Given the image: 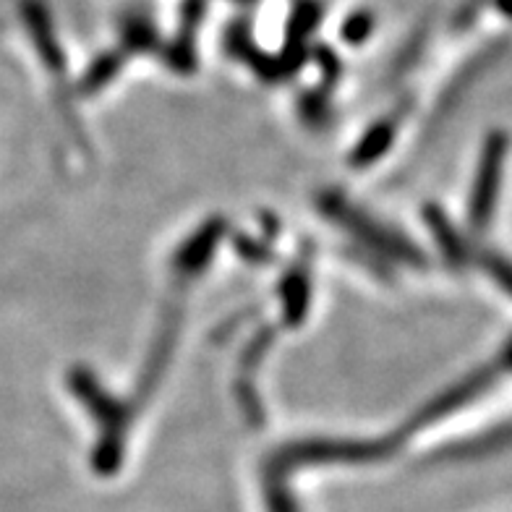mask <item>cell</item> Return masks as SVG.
Wrapping results in <instances>:
<instances>
[{"instance_id": "obj_6", "label": "cell", "mask_w": 512, "mask_h": 512, "mask_svg": "<svg viewBox=\"0 0 512 512\" xmlns=\"http://www.w3.org/2000/svg\"><path fill=\"white\" fill-rule=\"evenodd\" d=\"M223 233H225V223L223 220H217V217L196 230L194 236H191L189 241L183 243L181 249L176 251L173 267H176L178 275L183 277L199 275V272L209 264L212 254H215V246L217 241L223 238Z\"/></svg>"}, {"instance_id": "obj_8", "label": "cell", "mask_w": 512, "mask_h": 512, "mask_svg": "<svg viewBox=\"0 0 512 512\" xmlns=\"http://www.w3.org/2000/svg\"><path fill=\"white\" fill-rule=\"evenodd\" d=\"M280 296H283V314L288 324H301L309 311V298H311V283L309 272L304 267H296L283 277L280 285Z\"/></svg>"}, {"instance_id": "obj_5", "label": "cell", "mask_w": 512, "mask_h": 512, "mask_svg": "<svg viewBox=\"0 0 512 512\" xmlns=\"http://www.w3.org/2000/svg\"><path fill=\"white\" fill-rule=\"evenodd\" d=\"M499 374H505V371H502V366H499L497 361L489 366H484V369L473 371V374H468L463 382L452 384L450 390H445L442 395H437L432 403L424 405V408L416 413V418H413L408 429H411V432H416V429H424L426 424H432V421H437V418H445V416H450V413L460 411L465 403H471L473 398L484 395V392L492 387L494 379H497Z\"/></svg>"}, {"instance_id": "obj_13", "label": "cell", "mask_w": 512, "mask_h": 512, "mask_svg": "<svg viewBox=\"0 0 512 512\" xmlns=\"http://www.w3.org/2000/svg\"><path fill=\"white\" fill-rule=\"evenodd\" d=\"M366 34H369V24L366 21H351V24H345V40H364Z\"/></svg>"}, {"instance_id": "obj_11", "label": "cell", "mask_w": 512, "mask_h": 512, "mask_svg": "<svg viewBox=\"0 0 512 512\" xmlns=\"http://www.w3.org/2000/svg\"><path fill=\"white\" fill-rule=\"evenodd\" d=\"M118 66H121V61H115V58H102V61L95 63V66L87 71V76H84V89H87V92H95L102 84H108L115 76V71H118Z\"/></svg>"}, {"instance_id": "obj_9", "label": "cell", "mask_w": 512, "mask_h": 512, "mask_svg": "<svg viewBox=\"0 0 512 512\" xmlns=\"http://www.w3.org/2000/svg\"><path fill=\"white\" fill-rule=\"evenodd\" d=\"M395 131H398V118H384V121L374 123L364 134V139L356 144V149H353V165L356 168H366L371 162H377L392 147V142H395Z\"/></svg>"}, {"instance_id": "obj_10", "label": "cell", "mask_w": 512, "mask_h": 512, "mask_svg": "<svg viewBox=\"0 0 512 512\" xmlns=\"http://www.w3.org/2000/svg\"><path fill=\"white\" fill-rule=\"evenodd\" d=\"M481 267L494 277V283H497L499 288L512 296V262H507L502 254L486 251V254H481Z\"/></svg>"}, {"instance_id": "obj_4", "label": "cell", "mask_w": 512, "mask_h": 512, "mask_svg": "<svg viewBox=\"0 0 512 512\" xmlns=\"http://www.w3.org/2000/svg\"><path fill=\"white\" fill-rule=\"evenodd\" d=\"M392 442L374 439V442H358V439H304L296 445H288L272 458V471L283 473L285 468L301 463H332V460H374L387 455Z\"/></svg>"}, {"instance_id": "obj_7", "label": "cell", "mask_w": 512, "mask_h": 512, "mask_svg": "<svg viewBox=\"0 0 512 512\" xmlns=\"http://www.w3.org/2000/svg\"><path fill=\"white\" fill-rule=\"evenodd\" d=\"M424 220L429 225V230L437 238V246L442 249V254L447 256V262L460 267V264L468 262V243L463 241L455 225L447 220V215L439 207H426L424 209Z\"/></svg>"}, {"instance_id": "obj_14", "label": "cell", "mask_w": 512, "mask_h": 512, "mask_svg": "<svg viewBox=\"0 0 512 512\" xmlns=\"http://www.w3.org/2000/svg\"><path fill=\"white\" fill-rule=\"evenodd\" d=\"M497 364L502 366V371H512V340L505 345V348H502V353H499V358H497Z\"/></svg>"}, {"instance_id": "obj_1", "label": "cell", "mask_w": 512, "mask_h": 512, "mask_svg": "<svg viewBox=\"0 0 512 512\" xmlns=\"http://www.w3.org/2000/svg\"><path fill=\"white\" fill-rule=\"evenodd\" d=\"M68 384L74 395H79V400L89 408V413L102 424V437L97 442L95 450V465L97 471L108 473L115 471V465L121 463L123 452V432H126V405H121L118 400L110 395L105 387L95 379V374L89 369H74L68 374Z\"/></svg>"}, {"instance_id": "obj_2", "label": "cell", "mask_w": 512, "mask_h": 512, "mask_svg": "<svg viewBox=\"0 0 512 512\" xmlns=\"http://www.w3.org/2000/svg\"><path fill=\"white\" fill-rule=\"evenodd\" d=\"M319 207L330 220H335L337 225H343L345 230H351L358 241H364L366 246H371L379 254L392 256L395 262L413 264V267H424V254L413 246L411 241H405L400 233L384 228L377 220H371L369 215H364L361 209L353 207L351 202H345L340 194H322L319 196Z\"/></svg>"}, {"instance_id": "obj_3", "label": "cell", "mask_w": 512, "mask_h": 512, "mask_svg": "<svg viewBox=\"0 0 512 512\" xmlns=\"http://www.w3.org/2000/svg\"><path fill=\"white\" fill-rule=\"evenodd\" d=\"M507 144L510 142H507L505 131H492L481 149L471 202H468V220H471V228L479 233L492 225V217L497 212L499 189H502V176H505Z\"/></svg>"}, {"instance_id": "obj_12", "label": "cell", "mask_w": 512, "mask_h": 512, "mask_svg": "<svg viewBox=\"0 0 512 512\" xmlns=\"http://www.w3.org/2000/svg\"><path fill=\"white\" fill-rule=\"evenodd\" d=\"M236 249L241 251L243 259H249V262H267V256L270 251L264 249V243H256L251 238H238Z\"/></svg>"}]
</instances>
